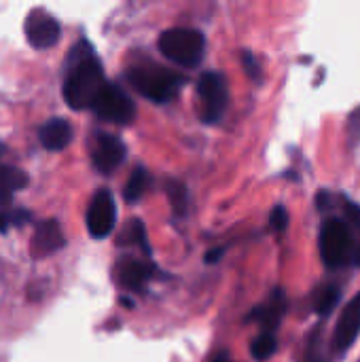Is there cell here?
Returning a JSON list of instances; mask_svg holds the SVG:
<instances>
[{
    "instance_id": "cell-20",
    "label": "cell",
    "mask_w": 360,
    "mask_h": 362,
    "mask_svg": "<svg viewBox=\"0 0 360 362\" xmlns=\"http://www.w3.org/2000/svg\"><path fill=\"white\" fill-rule=\"evenodd\" d=\"M121 244H132V246H140L144 252H149V244H146V233H144V225L138 218H132L129 225L125 227V233L121 238Z\"/></svg>"
},
{
    "instance_id": "cell-11",
    "label": "cell",
    "mask_w": 360,
    "mask_h": 362,
    "mask_svg": "<svg viewBox=\"0 0 360 362\" xmlns=\"http://www.w3.org/2000/svg\"><path fill=\"white\" fill-rule=\"evenodd\" d=\"M125 159V144L117 136H98L93 146V165L102 174H110Z\"/></svg>"
},
{
    "instance_id": "cell-7",
    "label": "cell",
    "mask_w": 360,
    "mask_h": 362,
    "mask_svg": "<svg viewBox=\"0 0 360 362\" xmlns=\"http://www.w3.org/2000/svg\"><path fill=\"white\" fill-rule=\"evenodd\" d=\"M117 221V208H115V199L110 195V191L100 189L87 210V229L93 238H106Z\"/></svg>"
},
{
    "instance_id": "cell-10",
    "label": "cell",
    "mask_w": 360,
    "mask_h": 362,
    "mask_svg": "<svg viewBox=\"0 0 360 362\" xmlns=\"http://www.w3.org/2000/svg\"><path fill=\"white\" fill-rule=\"evenodd\" d=\"M64 244H66V238H64L59 223L49 218L36 225V231L30 240V252L34 259H42L64 248Z\"/></svg>"
},
{
    "instance_id": "cell-1",
    "label": "cell",
    "mask_w": 360,
    "mask_h": 362,
    "mask_svg": "<svg viewBox=\"0 0 360 362\" xmlns=\"http://www.w3.org/2000/svg\"><path fill=\"white\" fill-rule=\"evenodd\" d=\"M104 85L106 83H104V70L100 59L93 55L91 45L81 40L70 55V66L64 78L66 104L74 110L91 108L95 95Z\"/></svg>"
},
{
    "instance_id": "cell-13",
    "label": "cell",
    "mask_w": 360,
    "mask_h": 362,
    "mask_svg": "<svg viewBox=\"0 0 360 362\" xmlns=\"http://www.w3.org/2000/svg\"><path fill=\"white\" fill-rule=\"evenodd\" d=\"M38 138L47 151H64L72 140V127L64 119H51L38 129Z\"/></svg>"
},
{
    "instance_id": "cell-3",
    "label": "cell",
    "mask_w": 360,
    "mask_h": 362,
    "mask_svg": "<svg viewBox=\"0 0 360 362\" xmlns=\"http://www.w3.org/2000/svg\"><path fill=\"white\" fill-rule=\"evenodd\" d=\"M159 51L174 64L191 68L197 66L206 51V40L197 30L172 28L166 30L159 38Z\"/></svg>"
},
{
    "instance_id": "cell-19",
    "label": "cell",
    "mask_w": 360,
    "mask_h": 362,
    "mask_svg": "<svg viewBox=\"0 0 360 362\" xmlns=\"http://www.w3.org/2000/svg\"><path fill=\"white\" fill-rule=\"evenodd\" d=\"M276 350H278V341L274 333H261L250 346V354L255 361H267L269 356H274Z\"/></svg>"
},
{
    "instance_id": "cell-4",
    "label": "cell",
    "mask_w": 360,
    "mask_h": 362,
    "mask_svg": "<svg viewBox=\"0 0 360 362\" xmlns=\"http://www.w3.org/2000/svg\"><path fill=\"white\" fill-rule=\"evenodd\" d=\"M352 235L346 221L329 218L320 229V257L329 269L346 267L352 261Z\"/></svg>"
},
{
    "instance_id": "cell-8",
    "label": "cell",
    "mask_w": 360,
    "mask_h": 362,
    "mask_svg": "<svg viewBox=\"0 0 360 362\" xmlns=\"http://www.w3.org/2000/svg\"><path fill=\"white\" fill-rule=\"evenodd\" d=\"M25 38L36 49H49L59 40V23L47 11H32L25 19Z\"/></svg>"
},
{
    "instance_id": "cell-5",
    "label": "cell",
    "mask_w": 360,
    "mask_h": 362,
    "mask_svg": "<svg viewBox=\"0 0 360 362\" xmlns=\"http://www.w3.org/2000/svg\"><path fill=\"white\" fill-rule=\"evenodd\" d=\"M91 110L100 119H104L108 123H119V125H127L136 117L134 102L117 85H104L100 89V93L95 95V100L91 104Z\"/></svg>"
},
{
    "instance_id": "cell-27",
    "label": "cell",
    "mask_w": 360,
    "mask_h": 362,
    "mask_svg": "<svg viewBox=\"0 0 360 362\" xmlns=\"http://www.w3.org/2000/svg\"><path fill=\"white\" fill-rule=\"evenodd\" d=\"M0 155H2V142H0Z\"/></svg>"
},
{
    "instance_id": "cell-22",
    "label": "cell",
    "mask_w": 360,
    "mask_h": 362,
    "mask_svg": "<svg viewBox=\"0 0 360 362\" xmlns=\"http://www.w3.org/2000/svg\"><path fill=\"white\" fill-rule=\"evenodd\" d=\"M346 216H348V221H350L354 227H359L360 229V206L359 204H354V202H346Z\"/></svg>"
},
{
    "instance_id": "cell-25",
    "label": "cell",
    "mask_w": 360,
    "mask_h": 362,
    "mask_svg": "<svg viewBox=\"0 0 360 362\" xmlns=\"http://www.w3.org/2000/svg\"><path fill=\"white\" fill-rule=\"evenodd\" d=\"M212 362H229V358H227V354H221L219 358H214Z\"/></svg>"
},
{
    "instance_id": "cell-16",
    "label": "cell",
    "mask_w": 360,
    "mask_h": 362,
    "mask_svg": "<svg viewBox=\"0 0 360 362\" xmlns=\"http://www.w3.org/2000/svg\"><path fill=\"white\" fill-rule=\"evenodd\" d=\"M149 185H151V176L146 174V170H142V168L134 170V174L129 176V180L125 185V193H123L125 202H129V204L138 202L144 195V191L149 189Z\"/></svg>"
},
{
    "instance_id": "cell-18",
    "label": "cell",
    "mask_w": 360,
    "mask_h": 362,
    "mask_svg": "<svg viewBox=\"0 0 360 362\" xmlns=\"http://www.w3.org/2000/svg\"><path fill=\"white\" fill-rule=\"evenodd\" d=\"M166 193L170 197V204H172V210L182 216L187 212V206H189V193H187V187L178 180H168L166 185Z\"/></svg>"
},
{
    "instance_id": "cell-14",
    "label": "cell",
    "mask_w": 360,
    "mask_h": 362,
    "mask_svg": "<svg viewBox=\"0 0 360 362\" xmlns=\"http://www.w3.org/2000/svg\"><path fill=\"white\" fill-rule=\"evenodd\" d=\"M153 276V265L146 261H138V259H125L119 265V282L125 288L132 291H140Z\"/></svg>"
},
{
    "instance_id": "cell-9",
    "label": "cell",
    "mask_w": 360,
    "mask_h": 362,
    "mask_svg": "<svg viewBox=\"0 0 360 362\" xmlns=\"http://www.w3.org/2000/svg\"><path fill=\"white\" fill-rule=\"evenodd\" d=\"M360 333V293H356L350 303L344 308L335 333H333V346L337 352H346L348 348L354 346Z\"/></svg>"
},
{
    "instance_id": "cell-24",
    "label": "cell",
    "mask_w": 360,
    "mask_h": 362,
    "mask_svg": "<svg viewBox=\"0 0 360 362\" xmlns=\"http://www.w3.org/2000/svg\"><path fill=\"white\" fill-rule=\"evenodd\" d=\"M352 263H354L356 267H360V244L352 250Z\"/></svg>"
},
{
    "instance_id": "cell-2",
    "label": "cell",
    "mask_w": 360,
    "mask_h": 362,
    "mask_svg": "<svg viewBox=\"0 0 360 362\" xmlns=\"http://www.w3.org/2000/svg\"><path fill=\"white\" fill-rule=\"evenodd\" d=\"M127 81L140 95L157 104L170 102L185 85V78L178 72L151 64V62L134 64L127 70Z\"/></svg>"
},
{
    "instance_id": "cell-6",
    "label": "cell",
    "mask_w": 360,
    "mask_h": 362,
    "mask_svg": "<svg viewBox=\"0 0 360 362\" xmlns=\"http://www.w3.org/2000/svg\"><path fill=\"white\" fill-rule=\"evenodd\" d=\"M197 95H199V106H202V119L206 123H216L229 102L227 93V83L219 72H206L197 81Z\"/></svg>"
},
{
    "instance_id": "cell-21",
    "label": "cell",
    "mask_w": 360,
    "mask_h": 362,
    "mask_svg": "<svg viewBox=\"0 0 360 362\" xmlns=\"http://www.w3.org/2000/svg\"><path fill=\"white\" fill-rule=\"evenodd\" d=\"M269 225L274 231H284L289 227V212L284 206H276L272 210V216H269Z\"/></svg>"
},
{
    "instance_id": "cell-17",
    "label": "cell",
    "mask_w": 360,
    "mask_h": 362,
    "mask_svg": "<svg viewBox=\"0 0 360 362\" xmlns=\"http://www.w3.org/2000/svg\"><path fill=\"white\" fill-rule=\"evenodd\" d=\"M339 295L342 293H339V288L335 284H329V286L320 288L318 295H316V299H314V310L320 316H329L335 310V305L339 303Z\"/></svg>"
},
{
    "instance_id": "cell-26",
    "label": "cell",
    "mask_w": 360,
    "mask_h": 362,
    "mask_svg": "<svg viewBox=\"0 0 360 362\" xmlns=\"http://www.w3.org/2000/svg\"><path fill=\"white\" fill-rule=\"evenodd\" d=\"M312 362H323L320 358H312Z\"/></svg>"
},
{
    "instance_id": "cell-23",
    "label": "cell",
    "mask_w": 360,
    "mask_h": 362,
    "mask_svg": "<svg viewBox=\"0 0 360 362\" xmlns=\"http://www.w3.org/2000/svg\"><path fill=\"white\" fill-rule=\"evenodd\" d=\"M221 255H223V248H216V250H210V252L206 255V261H208V263H216V261L221 259Z\"/></svg>"
},
{
    "instance_id": "cell-15",
    "label": "cell",
    "mask_w": 360,
    "mask_h": 362,
    "mask_svg": "<svg viewBox=\"0 0 360 362\" xmlns=\"http://www.w3.org/2000/svg\"><path fill=\"white\" fill-rule=\"evenodd\" d=\"M28 185V174L17 168H0V212L8 210L11 199L17 191Z\"/></svg>"
},
{
    "instance_id": "cell-12",
    "label": "cell",
    "mask_w": 360,
    "mask_h": 362,
    "mask_svg": "<svg viewBox=\"0 0 360 362\" xmlns=\"http://www.w3.org/2000/svg\"><path fill=\"white\" fill-rule=\"evenodd\" d=\"M284 312H286V297H284L282 291H274L272 297H269V301L263 303V305H259L250 314V320H257L263 327L265 333H274L278 329Z\"/></svg>"
}]
</instances>
